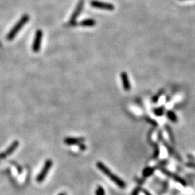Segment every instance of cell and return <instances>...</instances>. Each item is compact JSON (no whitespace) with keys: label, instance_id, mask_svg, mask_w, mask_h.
Wrapping results in <instances>:
<instances>
[{"label":"cell","instance_id":"obj_9","mask_svg":"<svg viewBox=\"0 0 195 195\" xmlns=\"http://www.w3.org/2000/svg\"><path fill=\"white\" fill-rule=\"evenodd\" d=\"M83 0H81V1L80 2L79 5H78V6H77V9H76L75 12L73 13L72 17V19L70 20V22H75V20L78 17L79 14L80 13V12H81L82 8H83Z\"/></svg>","mask_w":195,"mask_h":195},{"label":"cell","instance_id":"obj_3","mask_svg":"<svg viewBox=\"0 0 195 195\" xmlns=\"http://www.w3.org/2000/svg\"><path fill=\"white\" fill-rule=\"evenodd\" d=\"M52 165H53V162L51 159L46 160L44 165V167H43V168L41 169V171L40 173L38 174V175L37 176V178H36L37 181L39 182V183L44 181L45 178H46V177L47 174H49V171H50Z\"/></svg>","mask_w":195,"mask_h":195},{"label":"cell","instance_id":"obj_12","mask_svg":"<svg viewBox=\"0 0 195 195\" xmlns=\"http://www.w3.org/2000/svg\"><path fill=\"white\" fill-rule=\"evenodd\" d=\"M167 117L168 119H169L171 121V122H178L177 116H176V115L174 114L173 111H168L167 112Z\"/></svg>","mask_w":195,"mask_h":195},{"label":"cell","instance_id":"obj_8","mask_svg":"<svg viewBox=\"0 0 195 195\" xmlns=\"http://www.w3.org/2000/svg\"><path fill=\"white\" fill-rule=\"evenodd\" d=\"M121 80H122V83L124 89L126 91H129L131 89V84L130 82H129L128 75H127V74L125 72H122L121 73Z\"/></svg>","mask_w":195,"mask_h":195},{"label":"cell","instance_id":"obj_1","mask_svg":"<svg viewBox=\"0 0 195 195\" xmlns=\"http://www.w3.org/2000/svg\"><path fill=\"white\" fill-rule=\"evenodd\" d=\"M96 166H97V168L100 171H102L103 174H105L106 176H107L114 184H116V185L119 186V187L122 189H124L126 187V184H125L124 181L121 179L118 176L115 175L105 164L103 163L102 162H98L97 164H96Z\"/></svg>","mask_w":195,"mask_h":195},{"label":"cell","instance_id":"obj_15","mask_svg":"<svg viewBox=\"0 0 195 195\" xmlns=\"http://www.w3.org/2000/svg\"><path fill=\"white\" fill-rule=\"evenodd\" d=\"M79 145V148L81 151H85L86 150V145L84 143H81V144L78 145Z\"/></svg>","mask_w":195,"mask_h":195},{"label":"cell","instance_id":"obj_6","mask_svg":"<svg viewBox=\"0 0 195 195\" xmlns=\"http://www.w3.org/2000/svg\"><path fill=\"white\" fill-rule=\"evenodd\" d=\"M161 171L163 172V173L165 174V175L168 176L169 178H172V179H174V181H176V182H178V183H179L180 184H181L182 186H186V184L185 181H184L183 178H181L179 176L176 175V174H174V173H171V171H168V170L165 169V168H161Z\"/></svg>","mask_w":195,"mask_h":195},{"label":"cell","instance_id":"obj_2","mask_svg":"<svg viewBox=\"0 0 195 195\" xmlns=\"http://www.w3.org/2000/svg\"><path fill=\"white\" fill-rule=\"evenodd\" d=\"M29 19H30L29 15H27V14L22 15L19 21L15 24V25L14 26V27L11 29V30L9 32V33H8V35L7 36V40L10 41L13 40V39L15 38V37L16 36V35L18 33V32L22 29V27H23L29 21Z\"/></svg>","mask_w":195,"mask_h":195},{"label":"cell","instance_id":"obj_14","mask_svg":"<svg viewBox=\"0 0 195 195\" xmlns=\"http://www.w3.org/2000/svg\"><path fill=\"white\" fill-rule=\"evenodd\" d=\"M163 111H164L163 108H156V109L154 110V113H155V115H157V116H161V115L163 114Z\"/></svg>","mask_w":195,"mask_h":195},{"label":"cell","instance_id":"obj_16","mask_svg":"<svg viewBox=\"0 0 195 195\" xmlns=\"http://www.w3.org/2000/svg\"><path fill=\"white\" fill-rule=\"evenodd\" d=\"M186 166H187V167H189V168H194V169H195V163H188L187 164H186Z\"/></svg>","mask_w":195,"mask_h":195},{"label":"cell","instance_id":"obj_7","mask_svg":"<svg viewBox=\"0 0 195 195\" xmlns=\"http://www.w3.org/2000/svg\"><path fill=\"white\" fill-rule=\"evenodd\" d=\"M85 140L84 137H67L64 142L67 145H76L83 143Z\"/></svg>","mask_w":195,"mask_h":195},{"label":"cell","instance_id":"obj_17","mask_svg":"<svg viewBox=\"0 0 195 195\" xmlns=\"http://www.w3.org/2000/svg\"><path fill=\"white\" fill-rule=\"evenodd\" d=\"M139 188L135 189L133 191L132 195H138L139 194Z\"/></svg>","mask_w":195,"mask_h":195},{"label":"cell","instance_id":"obj_10","mask_svg":"<svg viewBox=\"0 0 195 195\" xmlns=\"http://www.w3.org/2000/svg\"><path fill=\"white\" fill-rule=\"evenodd\" d=\"M80 25L83 27H91V26H94L96 25V20L93 19H85L82 20L80 22Z\"/></svg>","mask_w":195,"mask_h":195},{"label":"cell","instance_id":"obj_13","mask_svg":"<svg viewBox=\"0 0 195 195\" xmlns=\"http://www.w3.org/2000/svg\"><path fill=\"white\" fill-rule=\"evenodd\" d=\"M96 195H106V192L102 186H98L96 190Z\"/></svg>","mask_w":195,"mask_h":195},{"label":"cell","instance_id":"obj_4","mask_svg":"<svg viewBox=\"0 0 195 195\" xmlns=\"http://www.w3.org/2000/svg\"><path fill=\"white\" fill-rule=\"evenodd\" d=\"M43 38V31L41 30H38L36 32L33 43V51L34 52H38L41 48V41Z\"/></svg>","mask_w":195,"mask_h":195},{"label":"cell","instance_id":"obj_11","mask_svg":"<svg viewBox=\"0 0 195 195\" xmlns=\"http://www.w3.org/2000/svg\"><path fill=\"white\" fill-rule=\"evenodd\" d=\"M154 172V168L152 167H147L143 170V176L144 177H148V176H151Z\"/></svg>","mask_w":195,"mask_h":195},{"label":"cell","instance_id":"obj_19","mask_svg":"<svg viewBox=\"0 0 195 195\" xmlns=\"http://www.w3.org/2000/svg\"><path fill=\"white\" fill-rule=\"evenodd\" d=\"M58 195H67V194L65 192H61L60 194H59Z\"/></svg>","mask_w":195,"mask_h":195},{"label":"cell","instance_id":"obj_18","mask_svg":"<svg viewBox=\"0 0 195 195\" xmlns=\"http://www.w3.org/2000/svg\"><path fill=\"white\" fill-rule=\"evenodd\" d=\"M142 192L144 193L145 195H152L150 193L148 192V191H147V190H145V189H142Z\"/></svg>","mask_w":195,"mask_h":195},{"label":"cell","instance_id":"obj_5","mask_svg":"<svg viewBox=\"0 0 195 195\" xmlns=\"http://www.w3.org/2000/svg\"><path fill=\"white\" fill-rule=\"evenodd\" d=\"M90 5H91L92 7L98 8V9L111 10V11H112L114 9V6L112 4L98 1V0H93V1H91Z\"/></svg>","mask_w":195,"mask_h":195}]
</instances>
